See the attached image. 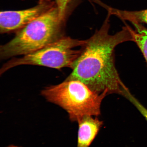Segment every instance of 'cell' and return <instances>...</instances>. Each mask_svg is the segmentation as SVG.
Listing matches in <instances>:
<instances>
[{"label":"cell","instance_id":"obj_4","mask_svg":"<svg viewBox=\"0 0 147 147\" xmlns=\"http://www.w3.org/2000/svg\"><path fill=\"white\" fill-rule=\"evenodd\" d=\"M85 40L74 39L64 36L57 41L34 52L22 57L12 59L3 64L0 70L1 75L10 69L24 65L43 66L57 69L68 67L72 68L81 53Z\"/></svg>","mask_w":147,"mask_h":147},{"label":"cell","instance_id":"obj_2","mask_svg":"<svg viewBox=\"0 0 147 147\" xmlns=\"http://www.w3.org/2000/svg\"><path fill=\"white\" fill-rule=\"evenodd\" d=\"M65 21L60 17L57 7L49 9L18 31L10 41L1 46V59L30 54L63 37Z\"/></svg>","mask_w":147,"mask_h":147},{"label":"cell","instance_id":"obj_1","mask_svg":"<svg viewBox=\"0 0 147 147\" xmlns=\"http://www.w3.org/2000/svg\"><path fill=\"white\" fill-rule=\"evenodd\" d=\"M89 39L85 40L66 79L80 81L98 94H116L125 96L129 90L121 80L115 67V50L123 42L133 41L126 25L114 34L109 33L110 16Z\"/></svg>","mask_w":147,"mask_h":147},{"label":"cell","instance_id":"obj_8","mask_svg":"<svg viewBox=\"0 0 147 147\" xmlns=\"http://www.w3.org/2000/svg\"><path fill=\"white\" fill-rule=\"evenodd\" d=\"M135 30L129 26L133 41L137 44L142 52L147 63V29L141 24H134Z\"/></svg>","mask_w":147,"mask_h":147},{"label":"cell","instance_id":"obj_6","mask_svg":"<svg viewBox=\"0 0 147 147\" xmlns=\"http://www.w3.org/2000/svg\"><path fill=\"white\" fill-rule=\"evenodd\" d=\"M78 129L77 147H89L102 126V121L97 117L87 116L78 122Z\"/></svg>","mask_w":147,"mask_h":147},{"label":"cell","instance_id":"obj_5","mask_svg":"<svg viewBox=\"0 0 147 147\" xmlns=\"http://www.w3.org/2000/svg\"><path fill=\"white\" fill-rule=\"evenodd\" d=\"M46 2L32 8L19 11H6L0 13V32L7 34L18 31L51 8Z\"/></svg>","mask_w":147,"mask_h":147},{"label":"cell","instance_id":"obj_9","mask_svg":"<svg viewBox=\"0 0 147 147\" xmlns=\"http://www.w3.org/2000/svg\"><path fill=\"white\" fill-rule=\"evenodd\" d=\"M71 0H55L57 5V7L59 10L60 17L64 20H65L66 13L67 7ZM100 5H102V3L100 0H90Z\"/></svg>","mask_w":147,"mask_h":147},{"label":"cell","instance_id":"obj_10","mask_svg":"<svg viewBox=\"0 0 147 147\" xmlns=\"http://www.w3.org/2000/svg\"><path fill=\"white\" fill-rule=\"evenodd\" d=\"M125 97L137 108L141 114L144 117L147 122V109L135 98L131 93H128Z\"/></svg>","mask_w":147,"mask_h":147},{"label":"cell","instance_id":"obj_7","mask_svg":"<svg viewBox=\"0 0 147 147\" xmlns=\"http://www.w3.org/2000/svg\"><path fill=\"white\" fill-rule=\"evenodd\" d=\"M110 15H113L124 21L134 24H147V9L139 11L121 10L109 7L108 10Z\"/></svg>","mask_w":147,"mask_h":147},{"label":"cell","instance_id":"obj_11","mask_svg":"<svg viewBox=\"0 0 147 147\" xmlns=\"http://www.w3.org/2000/svg\"><path fill=\"white\" fill-rule=\"evenodd\" d=\"M6 147H20L19 146H15V145H10V146H7Z\"/></svg>","mask_w":147,"mask_h":147},{"label":"cell","instance_id":"obj_3","mask_svg":"<svg viewBox=\"0 0 147 147\" xmlns=\"http://www.w3.org/2000/svg\"><path fill=\"white\" fill-rule=\"evenodd\" d=\"M41 95L48 102L65 110L71 121L77 123L87 116L100 115L101 104L107 95L95 92L80 81L67 80L45 87Z\"/></svg>","mask_w":147,"mask_h":147}]
</instances>
